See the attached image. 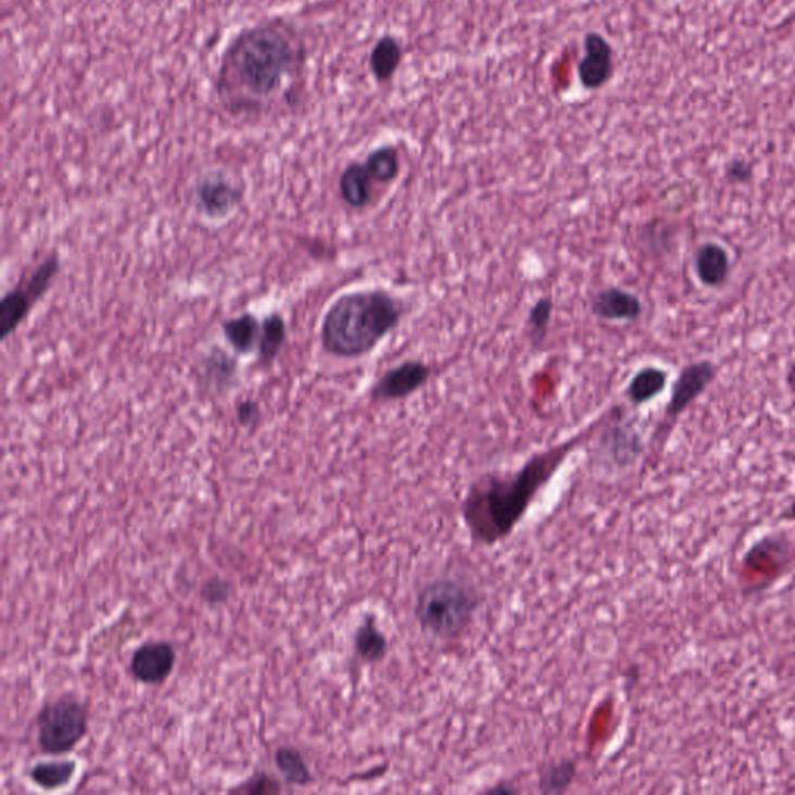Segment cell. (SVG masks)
Here are the masks:
<instances>
[{
	"label": "cell",
	"instance_id": "obj_28",
	"mask_svg": "<svg viewBox=\"0 0 795 795\" xmlns=\"http://www.w3.org/2000/svg\"><path fill=\"white\" fill-rule=\"evenodd\" d=\"M750 166L741 161L733 162L728 168L730 179L735 180V182H746L750 177Z\"/></svg>",
	"mask_w": 795,
	"mask_h": 795
},
{
	"label": "cell",
	"instance_id": "obj_22",
	"mask_svg": "<svg viewBox=\"0 0 795 795\" xmlns=\"http://www.w3.org/2000/svg\"><path fill=\"white\" fill-rule=\"evenodd\" d=\"M276 765L278 771L283 773L285 779L291 784L306 786L313 782L308 765L303 760L302 754L292 747H281L276 752Z\"/></svg>",
	"mask_w": 795,
	"mask_h": 795
},
{
	"label": "cell",
	"instance_id": "obj_16",
	"mask_svg": "<svg viewBox=\"0 0 795 795\" xmlns=\"http://www.w3.org/2000/svg\"><path fill=\"white\" fill-rule=\"evenodd\" d=\"M387 648L389 643L376 624L375 617H365L363 624L354 634V649L357 656L363 657L365 662H379L386 656Z\"/></svg>",
	"mask_w": 795,
	"mask_h": 795
},
{
	"label": "cell",
	"instance_id": "obj_6",
	"mask_svg": "<svg viewBox=\"0 0 795 795\" xmlns=\"http://www.w3.org/2000/svg\"><path fill=\"white\" fill-rule=\"evenodd\" d=\"M60 269V258L56 254L49 256L38 269L28 277L27 281L21 283L20 287L10 291L0 303V332L2 339L9 338L21 321L27 316L28 311L36 300L45 295L53 278H55Z\"/></svg>",
	"mask_w": 795,
	"mask_h": 795
},
{
	"label": "cell",
	"instance_id": "obj_13",
	"mask_svg": "<svg viewBox=\"0 0 795 795\" xmlns=\"http://www.w3.org/2000/svg\"><path fill=\"white\" fill-rule=\"evenodd\" d=\"M374 177L368 173L365 164L353 162L343 169L341 180H339V190L341 197L350 207L364 209L371 201V184Z\"/></svg>",
	"mask_w": 795,
	"mask_h": 795
},
{
	"label": "cell",
	"instance_id": "obj_15",
	"mask_svg": "<svg viewBox=\"0 0 795 795\" xmlns=\"http://www.w3.org/2000/svg\"><path fill=\"white\" fill-rule=\"evenodd\" d=\"M401 61H403V46L395 36L386 35L378 39L370 53V71L376 81H390L396 74Z\"/></svg>",
	"mask_w": 795,
	"mask_h": 795
},
{
	"label": "cell",
	"instance_id": "obj_27",
	"mask_svg": "<svg viewBox=\"0 0 795 795\" xmlns=\"http://www.w3.org/2000/svg\"><path fill=\"white\" fill-rule=\"evenodd\" d=\"M238 420L244 426H254L260 421V407L255 401H243L238 406Z\"/></svg>",
	"mask_w": 795,
	"mask_h": 795
},
{
	"label": "cell",
	"instance_id": "obj_24",
	"mask_svg": "<svg viewBox=\"0 0 795 795\" xmlns=\"http://www.w3.org/2000/svg\"><path fill=\"white\" fill-rule=\"evenodd\" d=\"M553 303L551 299H540L530 311L529 327L530 338L533 343L540 345L547 335L548 325L552 319Z\"/></svg>",
	"mask_w": 795,
	"mask_h": 795
},
{
	"label": "cell",
	"instance_id": "obj_21",
	"mask_svg": "<svg viewBox=\"0 0 795 795\" xmlns=\"http://www.w3.org/2000/svg\"><path fill=\"white\" fill-rule=\"evenodd\" d=\"M287 341V325L280 314H270L262 324L260 332V359L263 363H270L280 353L281 346Z\"/></svg>",
	"mask_w": 795,
	"mask_h": 795
},
{
	"label": "cell",
	"instance_id": "obj_1",
	"mask_svg": "<svg viewBox=\"0 0 795 795\" xmlns=\"http://www.w3.org/2000/svg\"><path fill=\"white\" fill-rule=\"evenodd\" d=\"M305 64V46L283 21L240 31L224 52L215 90L230 114H262Z\"/></svg>",
	"mask_w": 795,
	"mask_h": 795
},
{
	"label": "cell",
	"instance_id": "obj_25",
	"mask_svg": "<svg viewBox=\"0 0 795 795\" xmlns=\"http://www.w3.org/2000/svg\"><path fill=\"white\" fill-rule=\"evenodd\" d=\"M230 596V584L222 578H213L207 581L204 588H202V598L209 603V605H222L227 602Z\"/></svg>",
	"mask_w": 795,
	"mask_h": 795
},
{
	"label": "cell",
	"instance_id": "obj_5",
	"mask_svg": "<svg viewBox=\"0 0 795 795\" xmlns=\"http://www.w3.org/2000/svg\"><path fill=\"white\" fill-rule=\"evenodd\" d=\"M88 733V710L72 696L47 704L38 717V743L49 755L74 750Z\"/></svg>",
	"mask_w": 795,
	"mask_h": 795
},
{
	"label": "cell",
	"instance_id": "obj_17",
	"mask_svg": "<svg viewBox=\"0 0 795 795\" xmlns=\"http://www.w3.org/2000/svg\"><path fill=\"white\" fill-rule=\"evenodd\" d=\"M223 328L227 342L234 346L235 352L240 354L252 352L256 342L260 341V332H262L258 320L252 314H243L237 319L227 320Z\"/></svg>",
	"mask_w": 795,
	"mask_h": 795
},
{
	"label": "cell",
	"instance_id": "obj_26",
	"mask_svg": "<svg viewBox=\"0 0 795 795\" xmlns=\"http://www.w3.org/2000/svg\"><path fill=\"white\" fill-rule=\"evenodd\" d=\"M240 791H245L249 794L278 793L280 786H278L276 780L262 773V775H256L251 782L245 783L244 790Z\"/></svg>",
	"mask_w": 795,
	"mask_h": 795
},
{
	"label": "cell",
	"instance_id": "obj_8",
	"mask_svg": "<svg viewBox=\"0 0 795 795\" xmlns=\"http://www.w3.org/2000/svg\"><path fill=\"white\" fill-rule=\"evenodd\" d=\"M614 72L613 47L605 36L589 34L584 38V56L578 63V79L588 90L603 88Z\"/></svg>",
	"mask_w": 795,
	"mask_h": 795
},
{
	"label": "cell",
	"instance_id": "obj_14",
	"mask_svg": "<svg viewBox=\"0 0 795 795\" xmlns=\"http://www.w3.org/2000/svg\"><path fill=\"white\" fill-rule=\"evenodd\" d=\"M730 260L728 252L719 244L707 243L697 251L696 274L707 287H719L728 280Z\"/></svg>",
	"mask_w": 795,
	"mask_h": 795
},
{
	"label": "cell",
	"instance_id": "obj_20",
	"mask_svg": "<svg viewBox=\"0 0 795 795\" xmlns=\"http://www.w3.org/2000/svg\"><path fill=\"white\" fill-rule=\"evenodd\" d=\"M375 182L390 184L400 176V153L393 144L376 148L364 162Z\"/></svg>",
	"mask_w": 795,
	"mask_h": 795
},
{
	"label": "cell",
	"instance_id": "obj_18",
	"mask_svg": "<svg viewBox=\"0 0 795 795\" xmlns=\"http://www.w3.org/2000/svg\"><path fill=\"white\" fill-rule=\"evenodd\" d=\"M75 772H77L75 761L38 762L30 769V779L42 790L53 791L67 786L74 779Z\"/></svg>",
	"mask_w": 795,
	"mask_h": 795
},
{
	"label": "cell",
	"instance_id": "obj_3",
	"mask_svg": "<svg viewBox=\"0 0 795 795\" xmlns=\"http://www.w3.org/2000/svg\"><path fill=\"white\" fill-rule=\"evenodd\" d=\"M401 317L400 302L384 289L349 292L325 314L321 345L335 356H364L395 330Z\"/></svg>",
	"mask_w": 795,
	"mask_h": 795
},
{
	"label": "cell",
	"instance_id": "obj_9",
	"mask_svg": "<svg viewBox=\"0 0 795 795\" xmlns=\"http://www.w3.org/2000/svg\"><path fill=\"white\" fill-rule=\"evenodd\" d=\"M176 664V652L172 643L148 642L134 653L131 671L143 684H162Z\"/></svg>",
	"mask_w": 795,
	"mask_h": 795
},
{
	"label": "cell",
	"instance_id": "obj_29",
	"mask_svg": "<svg viewBox=\"0 0 795 795\" xmlns=\"http://www.w3.org/2000/svg\"><path fill=\"white\" fill-rule=\"evenodd\" d=\"M784 519L795 520V496L793 501H791L790 507H787L786 513H784L783 516Z\"/></svg>",
	"mask_w": 795,
	"mask_h": 795
},
{
	"label": "cell",
	"instance_id": "obj_11",
	"mask_svg": "<svg viewBox=\"0 0 795 795\" xmlns=\"http://www.w3.org/2000/svg\"><path fill=\"white\" fill-rule=\"evenodd\" d=\"M715 375H717L715 365L706 363V361L686 365L679 378L676 379L673 395H671L670 404H668V414L679 415L684 412L714 381Z\"/></svg>",
	"mask_w": 795,
	"mask_h": 795
},
{
	"label": "cell",
	"instance_id": "obj_12",
	"mask_svg": "<svg viewBox=\"0 0 795 795\" xmlns=\"http://www.w3.org/2000/svg\"><path fill=\"white\" fill-rule=\"evenodd\" d=\"M592 313L605 320H634L642 314V302L624 289H603L592 300Z\"/></svg>",
	"mask_w": 795,
	"mask_h": 795
},
{
	"label": "cell",
	"instance_id": "obj_7",
	"mask_svg": "<svg viewBox=\"0 0 795 795\" xmlns=\"http://www.w3.org/2000/svg\"><path fill=\"white\" fill-rule=\"evenodd\" d=\"M431 368L420 361H407L386 371L375 386L370 396L374 401H395L411 396L428 382Z\"/></svg>",
	"mask_w": 795,
	"mask_h": 795
},
{
	"label": "cell",
	"instance_id": "obj_30",
	"mask_svg": "<svg viewBox=\"0 0 795 795\" xmlns=\"http://www.w3.org/2000/svg\"><path fill=\"white\" fill-rule=\"evenodd\" d=\"M787 384H790L791 389L795 392V363L793 364V367H791L790 374H787Z\"/></svg>",
	"mask_w": 795,
	"mask_h": 795
},
{
	"label": "cell",
	"instance_id": "obj_4",
	"mask_svg": "<svg viewBox=\"0 0 795 795\" xmlns=\"http://www.w3.org/2000/svg\"><path fill=\"white\" fill-rule=\"evenodd\" d=\"M479 605L475 588L443 578L421 589L415 603V616L422 630L437 638L453 639L469 627Z\"/></svg>",
	"mask_w": 795,
	"mask_h": 795
},
{
	"label": "cell",
	"instance_id": "obj_19",
	"mask_svg": "<svg viewBox=\"0 0 795 795\" xmlns=\"http://www.w3.org/2000/svg\"><path fill=\"white\" fill-rule=\"evenodd\" d=\"M667 374L660 368L646 367L632 378L627 395L634 404H645L660 395L667 386Z\"/></svg>",
	"mask_w": 795,
	"mask_h": 795
},
{
	"label": "cell",
	"instance_id": "obj_23",
	"mask_svg": "<svg viewBox=\"0 0 795 795\" xmlns=\"http://www.w3.org/2000/svg\"><path fill=\"white\" fill-rule=\"evenodd\" d=\"M577 768L573 761H561L552 765L542 772L540 787L544 794H561L572 784Z\"/></svg>",
	"mask_w": 795,
	"mask_h": 795
},
{
	"label": "cell",
	"instance_id": "obj_10",
	"mask_svg": "<svg viewBox=\"0 0 795 795\" xmlns=\"http://www.w3.org/2000/svg\"><path fill=\"white\" fill-rule=\"evenodd\" d=\"M199 207L212 218H223L240 204V188L222 173H211L199 180L197 188Z\"/></svg>",
	"mask_w": 795,
	"mask_h": 795
},
{
	"label": "cell",
	"instance_id": "obj_2",
	"mask_svg": "<svg viewBox=\"0 0 795 795\" xmlns=\"http://www.w3.org/2000/svg\"><path fill=\"white\" fill-rule=\"evenodd\" d=\"M577 442L537 455L515 476L488 477L469 491L465 518L477 541L496 542L507 537L529 508L538 490L555 475Z\"/></svg>",
	"mask_w": 795,
	"mask_h": 795
}]
</instances>
